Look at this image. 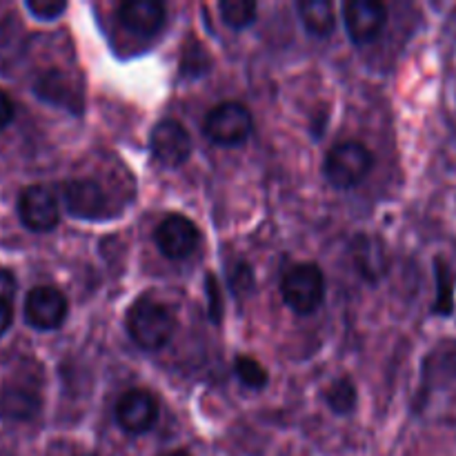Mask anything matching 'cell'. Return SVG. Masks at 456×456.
I'll use <instances>...</instances> for the list:
<instances>
[{"instance_id":"cell-4","label":"cell","mask_w":456,"mask_h":456,"mask_svg":"<svg viewBox=\"0 0 456 456\" xmlns=\"http://www.w3.org/2000/svg\"><path fill=\"white\" fill-rule=\"evenodd\" d=\"M254 118L252 111L239 101L218 102L208 111L203 123L205 136L221 147L243 145L252 136Z\"/></svg>"},{"instance_id":"cell-27","label":"cell","mask_w":456,"mask_h":456,"mask_svg":"<svg viewBox=\"0 0 456 456\" xmlns=\"http://www.w3.org/2000/svg\"><path fill=\"white\" fill-rule=\"evenodd\" d=\"M78 456H96V454H78Z\"/></svg>"},{"instance_id":"cell-5","label":"cell","mask_w":456,"mask_h":456,"mask_svg":"<svg viewBox=\"0 0 456 456\" xmlns=\"http://www.w3.org/2000/svg\"><path fill=\"white\" fill-rule=\"evenodd\" d=\"M150 150L154 159L165 167H181L191 156L194 142L181 120L163 118L151 129Z\"/></svg>"},{"instance_id":"cell-20","label":"cell","mask_w":456,"mask_h":456,"mask_svg":"<svg viewBox=\"0 0 456 456\" xmlns=\"http://www.w3.org/2000/svg\"><path fill=\"white\" fill-rule=\"evenodd\" d=\"M25 7L40 20H53L67 9V3L62 0H27Z\"/></svg>"},{"instance_id":"cell-8","label":"cell","mask_w":456,"mask_h":456,"mask_svg":"<svg viewBox=\"0 0 456 456\" xmlns=\"http://www.w3.org/2000/svg\"><path fill=\"white\" fill-rule=\"evenodd\" d=\"M154 243L163 256L172 258V261H183L196 252L200 243V232L187 216L172 214L159 223L154 232Z\"/></svg>"},{"instance_id":"cell-22","label":"cell","mask_w":456,"mask_h":456,"mask_svg":"<svg viewBox=\"0 0 456 456\" xmlns=\"http://www.w3.org/2000/svg\"><path fill=\"white\" fill-rule=\"evenodd\" d=\"M13 114H16V107H13L12 96L0 89V129H4L9 123H12Z\"/></svg>"},{"instance_id":"cell-13","label":"cell","mask_w":456,"mask_h":456,"mask_svg":"<svg viewBox=\"0 0 456 456\" xmlns=\"http://www.w3.org/2000/svg\"><path fill=\"white\" fill-rule=\"evenodd\" d=\"M36 96L43 98L45 102H52V105L67 107V110L80 111L83 105V96H80L78 89H74L69 76L61 69H49L36 80L34 85Z\"/></svg>"},{"instance_id":"cell-17","label":"cell","mask_w":456,"mask_h":456,"mask_svg":"<svg viewBox=\"0 0 456 456\" xmlns=\"http://www.w3.org/2000/svg\"><path fill=\"white\" fill-rule=\"evenodd\" d=\"M356 386L350 379H338L325 392V401L334 414H350L356 408Z\"/></svg>"},{"instance_id":"cell-25","label":"cell","mask_w":456,"mask_h":456,"mask_svg":"<svg viewBox=\"0 0 456 456\" xmlns=\"http://www.w3.org/2000/svg\"><path fill=\"white\" fill-rule=\"evenodd\" d=\"M450 370H452V374H454V377H456V347H454V350L452 352H450Z\"/></svg>"},{"instance_id":"cell-19","label":"cell","mask_w":456,"mask_h":456,"mask_svg":"<svg viewBox=\"0 0 456 456\" xmlns=\"http://www.w3.org/2000/svg\"><path fill=\"white\" fill-rule=\"evenodd\" d=\"M436 281H439V297H436V312L450 314L452 312V279L445 263L436 261Z\"/></svg>"},{"instance_id":"cell-3","label":"cell","mask_w":456,"mask_h":456,"mask_svg":"<svg viewBox=\"0 0 456 456\" xmlns=\"http://www.w3.org/2000/svg\"><path fill=\"white\" fill-rule=\"evenodd\" d=\"M374 156L363 142L356 141H346L334 145L328 151L323 163L325 178L330 181V185L338 187V190H352L359 183H363V178L368 176L370 169H372Z\"/></svg>"},{"instance_id":"cell-21","label":"cell","mask_w":456,"mask_h":456,"mask_svg":"<svg viewBox=\"0 0 456 456\" xmlns=\"http://www.w3.org/2000/svg\"><path fill=\"white\" fill-rule=\"evenodd\" d=\"M16 276L9 270H3V267H0V301L12 303V298L16 297Z\"/></svg>"},{"instance_id":"cell-15","label":"cell","mask_w":456,"mask_h":456,"mask_svg":"<svg viewBox=\"0 0 456 456\" xmlns=\"http://www.w3.org/2000/svg\"><path fill=\"white\" fill-rule=\"evenodd\" d=\"M303 27L312 36L328 38L334 31V9L328 0H303L297 4Z\"/></svg>"},{"instance_id":"cell-7","label":"cell","mask_w":456,"mask_h":456,"mask_svg":"<svg viewBox=\"0 0 456 456\" xmlns=\"http://www.w3.org/2000/svg\"><path fill=\"white\" fill-rule=\"evenodd\" d=\"M18 216L31 232H52L61 223V208L53 191L45 185H29L18 196Z\"/></svg>"},{"instance_id":"cell-6","label":"cell","mask_w":456,"mask_h":456,"mask_svg":"<svg viewBox=\"0 0 456 456\" xmlns=\"http://www.w3.org/2000/svg\"><path fill=\"white\" fill-rule=\"evenodd\" d=\"M69 303L53 285H38L25 298V321L40 332L58 330L67 319Z\"/></svg>"},{"instance_id":"cell-9","label":"cell","mask_w":456,"mask_h":456,"mask_svg":"<svg viewBox=\"0 0 456 456\" xmlns=\"http://www.w3.org/2000/svg\"><path fill=\"white\" fill-rule=\"evenodd\" d=\"M343 20L352 43L368 45L386 29L387 9L379 0H350L343 4Z\"/></svg>"},{"instance_id":"cell-26","label":"cell","mask_w":456,"mask_h":456,"mask_svg":"<svg viewBox=\"0 0 456 456\" xmlns=\"http://www.w3.org/2000/svg\"><path fill=\"white\" fill-rule=\"evenodd\" d=\"M163 456H190V454L183 452V450H174V452H167V454H163Z\"/></svg>"},{"instance_id":"cell-10","label":"cell","mask_w":456,"mask_h":456,"mask_svg":"<svg viewBox=\"0 0 456 456\" xmlns=\"http://www.w3.org/2000/svg\"><path fill=\"white\" fill-rule=\"evenodd\" d=\"M116 423L127 435H145L159 421V403L147 390H127L116 403Z\"/></svg>"},{"instance_id":"cell-23","label":"cell","mask_w":456,"mask_h":456,"mask_svg":"<svg viewBox=\"0 0 456 456\" xmlns=\"http://www.w3.org/2000/svg\"><path fill=\"white\" fill-rule=\"evenodd\" d=\"M208 289L214 294V303L209 305V316H214V321H221V297H218V283L214 276H208Z\"/></svg>"},{"instance_id":"cell-2","label":"cell","mask_w":456,"mask_h":456,"mask_svg":"<svg viewBox=\"0 0 456 456\" xmlns=\"http://www.w3.org/2000/svg\"><path fill=\"white\" fill-rule=\"evenodd\" d=\"M281 297L297 314H312L325 298V276L316 263L292 265L281 279Z\"/></svg>"},{"instance_id":"cell-12","label":"cell","mask_w":456,"mask_h":456,"mask_svg":"<svg viewBox=\"0 0 456 456\" xmlns=\"http://www.w3.org/2000/svg\"><path fill=\"white\" fill-rule=\"evenodd\" d=\"M118 22L127 31L138 36L159 34L167 20V9L159 0H129L123 3L116 12Z\"/></svg>"},{"instance_id":"cell-16","label":"cell","mask_w":456,"mask_h":456,"mask_svg":"<svg viewBox=\"0 0 456 456\" xmlns=\"http://www.w3.org/2000/svg\"><path fill=\"white\" fill-rule=\"evenodd\" d=\"M218 12L225 25L234 27V29H245L256 20L258 4L252 0H223L218 3Z\"/></svg>"},{"instance_id":"cell-11","label":"cell","mask_w":456,"mask_h":456,"mask_svg":"<svg viewBox=\"0 0 456 456\" xmlns=\"http://www.w3.org/2000/svg\"><path fill=\"white\" fill-rule=\"evenodd\" d=\"M65 209L76 218L96 221L107 214V199L102 187L92 178H71L61 187Z\"/></svg>"},{"instance_id":"cell-1","label":"cell","mask_w":456,"mask_h":456,"mask_svg":"<svg viewBox=\"0 0 456 456\" xmlns=\"http://www.w3.org/2000/svg\"><path fill=\"white\" fill-rule=\"evenodd\" d=\"M129 338L147 352H159L172 341L176 332V319L172 312L151 298H138L125 316Z\"/></svg>"},{"instance_id":"cell-18","label":"cell","mask_w":456,"mask_h":456,"mask_svg":"<svg viewBox=\"0 0 456 456\" xmlns=\"http://www.w3.org/2000/svg\"><path fill=\"white\" fill-rule=\"evenodd\" d=\"M234 370L236 377L240 379V383L252 387V390H263V387L267 386V381H270L267 370L263 368L256 359H252V356H239L234 363Z\"/></svg>"},{"instance_id":"cell-14","label":"cell","mask_w":456,"mask_h":456,"mask_svg":"<svg viewBox=\"0 0 456 456\" xmlns=\"http://www.w3.org/2000/svg\"><path fill=\"white\" fill-rule=\"evenodd\" d=\"M40 395L36 387L13 383L0 392V417L9 421H29L38 414Z\"/></svg>"},{"instance_id":"cell-24","label":"cell","mask_w":456,"mask_h":456,"mask_svg":"<svg viewBox=\"0 0 456 456\" xmlns=\"http://www.w3.org/2000/svg\"><path fill=\"white\" fill-rule=\"evenodd\" d=\"M12 321H13L12 303L0 301V337H3L9 328H12Z\"/></svg>"}]
</instances>
